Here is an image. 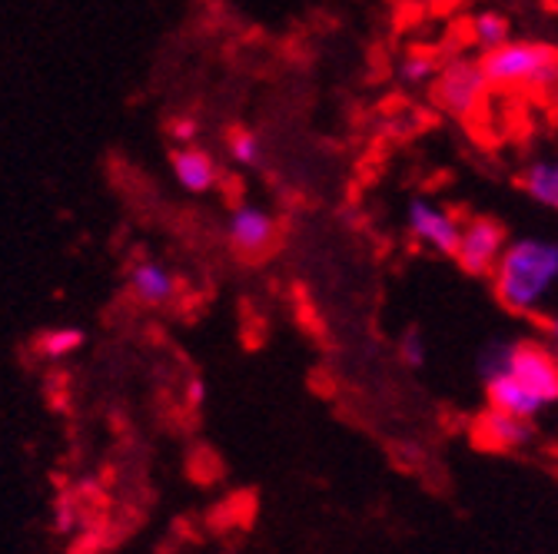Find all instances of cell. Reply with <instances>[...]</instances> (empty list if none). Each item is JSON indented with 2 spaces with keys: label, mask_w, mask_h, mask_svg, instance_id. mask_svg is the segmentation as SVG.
I'll return each instance as SVG.
<instances>
[{
  "label": "cell",
  "mask_w": 558,
  "mask_h": 554,
  "mask_svg": "<svg viewBox=\"0 0 558 554\" xmlns=\"http://www.w3.org/2000/svg\"><path fill=\"white\" fill-rule=\"evenodd\" d=\"M545 345H548L551 356H555V362H558V312L545 322Z\"/></svg>",
  "instance_id": "obj_19"
},
{
  "label": "cell",
  "mask_w": 558,
  "mask_h": 554,
  "mask_svg": "<svg viewBox=\"0 0 558 554\" xmlns=\"http://www.w3.org/2000/svg\"><path fill=\"white\" fill-rule=\"evenodd\" d=\"M130 293L144 306H167L177 296V275L154 259H144L130 269Z\"/></svg>",
  "instance_id": "obj_9"
},
{
  "label": "cell",
  "mask_w": 558,
  "mask_h": 554,
  "mask_svg": "<svg viewBox=\"0 0 558 554\" xmlns=\"http://www.w3.org/2000/svg\"><path fill=\"white\" fill-rule=\"evenodd\" d=\"M405 226H409V236L426 246L439 256H456L459 249V239H462V223L446 210L439 202H429V199H412L409 210H405Z\"/></svg>",
  "instance_id": "obj_6"
},
{
  "label": "cell",
  "mask_w": 558,
  "mask_h": 554,
  "mask_svg": "<svg viewBox=\"0 0 558 554\" xmlns=\"http://www.w3.org/2000/svg\"><path fill=\"white\" fill-rule=\"evenodd\" d=\"M506 226L493 217H472L462 223V239L456 249V262L469 275H493L496 262L506 253Z\"/></svg>",
  "instance_id": "obj_5"
},
{
  "label": "cell",
  "mask_w": 558,
  "mask_h": 554,
  "mask_svg": "<svg viewBox=\"0 0 558 554\" xmlns=\"http://www.w3.org/2000/svg\"><path fill=\"white\" fill-rule=\"evenodd\" d=\"M203 398H206V382H203L199 376H193V379L186 382V402H190V405L196 408V405H199Z\"/></svg>",
  "instance_id": "obj_18"
},
{
  "label": "cell",
  "mask_w": 558,
  "mask_h": 554,
  "mask_svg": "<svg viewBox=\"0 0 558 554\" xmlns=\"http://www.w3.org/2000/svg\"><path fill=\"white\" fill-rule=\"evenodd\" d=\"M558 286V243L542 236L512 239L493 269L496 299L519 316L538 312Z\"/></svg>",
  "instance_id": "obj_2"
},
{
  "label": "cell",
  "mask_w": 558,
  "mask_h": 554,
  "mask_svg": "<svg viewBox=\"0 0 558 554\" xmlns=\"http://www.w3.org/2000/svg\"><path fill=\"white\" fill-rule=\"evenodd\" d=\"M472 40L482 47V53H485V50H496V47H502V44H509V40H512V24H509V17L499 14V11H478V14L472 17Z\"/></svg>",
  "instance_id": "obj_12"
},
{
  "label": "cell",
  "mask_w": 558,
  "mask_h": 554,
  "mask_svg": "<svg viewBox=\"0 0 558 554\" xmlns=\"http://www.w3.org/2000/svg\"><path fill=\"white\" fill-rule=\"evenodd\" d=\"M478 439L493 448L515 452V448H525L532 442V422L519 419V415H512V411L488 405V411L478 419Z\"/></svg>",
  "instance_id": "obj_8"
},
{
  "label": "cell",
  "mask_w": 558,
  "mask_h": 554,
  "mask_svg": "<svg viewBox=\"0 0 558 554\" xmlns=\"http://www.w3.org/2000/svg\"><path fill=\"white\" fill-rule=\"evenodd\" d=\"M399 359L409 366V369H423L426 359H429V349H426V338L418 329H409L399 342Z\"/></svg>",
  "instance_id": "obj_16"
},
{
  "label": "cell",
  "mask_w": 558,
  "mask_h": 554,
  "mask_svg": "<svg viewBox=\"0 0 558 554\" xmlns=\"http://www.w3.org/2000/svg\"><path fill=\"white\" fill-rule=\"evenodd\" d=\"M485 395L493 408L512 411L519 419H538L558 405V362L545 342H493L478 356Z\"/></svg>",
  "instance_id": "obj_1"
},
{
  "label": "cell",
  "mask_w": 558,
  "mask_h": 554,
  "mask_svg": "<svg viewBox=\"0 0 558 554\" xmlns=\"http://www.w3.org/2000/svg\"><path fill=\"white\" fill-rule=\"evenodd\" d=\"M170 136H173L177 144L190 147V144L196 140V123H193V120H173V123H170Z\"/></svg>",
  "instance_id": "obj_17"
},
{
  "label": "cell",
  "mask_w": 558,
  "mask_h": 554,
  "mask_svg": "<svg viewBox=\"0 0 558 554\" xmlns=\"http://www.w3.org/2000/svg\"><path fill=\"white\" fill-rule=\"evenodd\" d=\"M488 77L482 71V60H469V57H456L449 63H442V71L436 77V103L456 116V120H472L485 97H488Z\"/></svg>",
  "instance_id": "obj_4"
},
{
  "label": "cell",
  "mask_w": 558,
  "mask_h": 554,
  "mask_svg": "<svg viewBox=\"0 0 558 554\" xmlns=\"http://www.w3.org/2000/svg\"><path fill=\"white\" fill-rule=\"evenodd\" d=\"M170 167H173L177 183H180L186 193H206V189H214L217 180H220V170H217L214 157L203 153V150H196V147H180V150H173Z\"/></svg>",
  "instance_id": "obj_10"
},
{
  "label": "cell",
  "mask_w": 558,
  "mask_h": 554,
  "mask_svg": "<svg viewBox=\"0 0 558 554\" xmlns=\"http://www.w3.org/2000/svg\"><path fill=\"white\" fill-rule=\"evenodd\" d=\"M439 71H442V63H439L436 53H429V50H415V53H405V57L399 60V81H402L405 87H423V84L436 81Z\"/></svg>",
  "instance_id": "obj_13"
},
{
  "label": "cell",
  "mask_w": 558,
  "mask_h": 554,
  "mask_svg": "<svg viewBox=\"0 0 558 554\" xmlns=\"http://www.w3.org/2000/svg\"><path fill=\"white\" fill-rule=\"evenodd\" d=\"M482 71L499 90H551L558 87V47L542 40H509L482 53Z\"/></svg>",
  "instance_id": "obj_3"
},
{
  "label": "cell",
  "mask_w": 558,
  "mask_h": 554,
  "mask_svg": "<svg viewBox=\"0 0 558 554\" xmlns=\"http://www.w3.org/2000/svg\"><path fill=\"white\" fill-rule=\"evenodd\" d=\"M522 189L529 193V199L558 213V157L529 163L522 173Z\"/></svg>",
  "instance_id": "obj_11"
},
{
  "label": "cell",
  "mask_w": 558,
  "mask_h": 554,
  "mask_svg": "<svg viewBox=\"0 0 558 554\" xmlns=\"http://www.w3.org/2000/svg\"><path fill=\"white\" fill-rule=\"evenodd\" d=\"M230 157H233L236 167H259L263 157H266V147H263V140H259L256 133L236 130V133L230 136Z\"/></svg>",
  "instance_id": "obj_15"
},
{
  "label": "cell",
  "mask_w": 558,
  "mask_h": 554,
  "mask_svg": "<svg viewBox=\"0 0 558 554\" xmlns=\"http://www.w3.org/2000/svg\"><path fill=\"white\" fill-rule=\"evenodd\" d=\"M227 239L240 256H263L272 239H276V223L272 217L263 210V206L253 202H240L236 210L227 220Z\"/></svg>",
  "instance_id": "obj_7"
},
{
  "label": "cell",
  "mask_w": 558,
  "mask_h": 554,
  "mask_svg": "<svg viewBox=\"0 0 558 554\" xmlns=\"http://www.w3.org/2000/svg\"><path fill=\"white\" fill-rule=\"evenodd\" d=\"M81 345H84V332L81 329H50V332H40L37 353L44 359H63L70 353H77Z\"/></svg>",
  "instance_id": "obj_14"
}]
</instances>
